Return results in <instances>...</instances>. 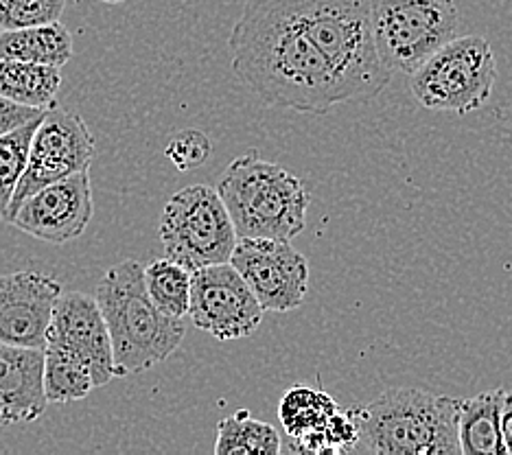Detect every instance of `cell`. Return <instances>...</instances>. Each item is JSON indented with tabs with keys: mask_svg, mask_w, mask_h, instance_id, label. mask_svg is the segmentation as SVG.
<instances>
[{
	"mask_svg": "<svg viewBox=\"0 0 512 455\" xmlns=\"http://www.w3.org/2000/svg\"><path fill=\"white\" fill-rule=\"evenodd\" d=\"M64 346L86 361L95 388L116 379L108 324L95 296L68 291L57 298L53 318L46 331V344Z\"/></svg>",
	"mask_w": 512,
	"mask_h": 455,
	"instance_id": "5bb4252c",
	"label": "cell"
},
{
	"mask_svg": "<svg viewBox=\"0 0 512 455\" xmlns=\"http://www.w3.org/2000/svg\"><path fill=\"white\" fill-rule=\"evenodd\" d=\"M283 451V442L278 431L250 416L248 410H241L232 416L219 420L215 453L217 455H239V453H261L278 455Z\"/></svg>",
	"mask_w": 512,
	"mask_h": 455,
	"instance_id": "ffe728a7",
	"label": "cell"
},
{
	"mask_svg": "<svg viewBox=\"0 0 512 455\" xmlns=\"http://www.w3.org/2000/svg\"><path fill=\"white\" fill-rule=\"evenodd\" d=\"M62 285L49 274L20 270L0 276V342L44 348Z\"/></svg>",
	"mask_w": 512,
	"mask_h": 455,
	"instance_id": "4fadbf2b",
	"label": "cell"
},
{
	"mask_svg": "<svg viewBox=\"0 0 512 455\" xmlns=\"http://www.w3.org/2000/svg\"><path fill=\"white\" fill-rule=\"evenodd\" d=\"M499 429H502L504 449L512 455V390H504L502 412H499Z\"/></svg>",
	"mask_w": 512,
	"mask_h": 455,
	"instance_id": "4316f807",
	"label": "cell"
},
{
	"mask_svg": "<svg viewBox=\"0 0 512 455\" xmlns=\"http://www.w3.org/2000/svg\"><path fill=\"white\" fill-rule=\"evenodd\" d=\"M73 57V35L60 20L49 25L0 31V60L62 68Z\"/></svg>",
	"mask_w": 512,
	"mask_h": 455,
	"instance_id": "2e32d148",
	"label": "cell"
},
{
	"mask_svg": "<svg viewBox=\"0 0 512 455\" xmlns=\"http://www.w3.org/2000/svg\"><path fill=\"white\" fill-rule=\"evenodd\" d=\"M340 410L329 394L311 390L307 385H294L283 394L278 416L287 431L289 440H298L324 427V423Z\"/></svg>",
	"mask_w": 512,
	"mask_h": 455,
	"instance_id": "7402d4cb",
	"label": "cell"
},
{
	"mask_svg": "<svg viewBox=\"0 0 512 455\" xmlns=\"http://www.w3.org/2000/svg\"><path fill=\"white\" fill-rule=\"evenodd\" d=\"M228 46L232 73L265 105L327 114L348 101L327 57L281 0H250L232 27Z\"/></svg>",
	"mask_w": 512,
	"mask_h": 455,
	"instance_id": "6da1fadb",
	"label": "cell"
},
{
	"mask_svg": "<svg viewBox=\"0 0 512 455\" xmlns=\"http://www.w3.org/2000/svg\"><path fill=\"white\" fill-rule=\"evenodd\" d=\"M151 302L169 318H186L191 305V272L171 259H156L143 267Z\"/></svg>",
	"mask_w": 512,
	"mask_h": 455,
	"instance_id": "44dd1931",
	"label": "cell"
},
{
	"mask_svg": "<svg viewBox=\"0 0 512 455\" xmlns=\"http://www.w3.org/2000/svg\"><path fill=\"white\" fill-rule=\"evenodd\" d=\"M95 158V138L86 121L75 112L49 108L33 132L25 173L11 197L5 221L16 213V208L42 186H49L68 175L88 171Z\"/></svg>",
	"mask_w": 512,
	"mask_h": 455,
	"instance_id": "9c48e42d",
	"label": "cell"
},
{
	"mask_svg": "<svg viewBox=\"0 0 512 455\" xmlns=\"http://www.w3.org/2000/svg\"><path fill=\"white\" fill-rule=\"evenodd\" d=\"M66 0H0V31L27 29L57 22Z\"/></svg>",
	"mask_w": 512,
	"mask_h": 455,
	"instance_id": "cb8c5ba5",
	"label": "cell"
},
{
	"mask_svg": "<svg viewBox=\"0 0 512 455\" xmlns=\"http://www.w3.org/2000/svg\"><path fill=\"white\" fill-rule=\"evenodd\" d=\"M95 298L108 324L116 377L141 375L182 344L184 318H169L151 302L138 261L127 259L110 267L99 280Z\"/></svg>",
	"mask_w": 512,
	"mask_h": 455,
	"instance_id": "7a4b0ae2",
	"label": "cell"
},
{
	"mask_svg": "<svg viewBox=\"0 0 512 455\" xmlns=\"http://www.w3.org/2000/svg\"><path fill=\"white\" fill-rule=\"evenodd\" d=\"M263 315L259 300L230 261L191 272L189 318L215 340L230 342L252 335Z\"/></svg>",
	"mask_w": 512,
	"mask_h": 455,
	"instance_id": "30bf717a",
	"label": "cell"
},
{
	"mask_svg": "<svg viewBox=\"0 0 512 455\" xmlns=\"http://www.w3.org/2000/svg\"><path fill=\"white\" fill-rule=\"evenodd\" d=\"M160 243L165 256L189 272L228 263L239 241L217 189L206 184L184 186L162 208Z\"/></svg>",
	"mask_w": 512,
	"mask_h": 455,
	"instance_id": "52a82bcc",
	"label": "cell"
},
{
	"mask_svg": "<svg viewBox=\"0 0 512 455\" xmlns=\"http://www.w3.org/2000/svg\"><path fill=\"white\" fill-rule=\"evenodd\" d=\"M213 154V143L200 130H182L169 138L165 156L178 171H193L208 162Z\"/></svg>",
	"mask_w": 512,
	"mask_h": 455,
	"instance_id": "d4e9b609",
	"label": "cell"
},
{
	"mask_svg": "<svg viewBox=\"0 0 512 455\" xmlns=\"http://www.w3.org/2000/svg\"><path fill=\"white\" fill-rule=\"evenodd\" d=\"M287 14L327 57L348 101L379 97L392 73L379 60L372 35L375 0H281Z\"/></svg>",
	"mask_w": 512,
	"mask_h": 455,
	"instance_id": "277c9868",
	"label": "cell"
},
{
	"mask_svg": "<svg viewBox=\"0 0 512 455\" xmlns=\"http://www.w3.org/2000/svg\"><path fill=\"white\" fill-rule=\"evenodd\" d=\"M62 68L0 60V97L29 108L49 110L62 86Z\"/></svg>",
	"mask_w": 512,
	"mask_h": 455,
	"instance_id": "ac0fdd59",
	"label": "cell"
},
{
	"mask_svg": "<svg viewBox=\"0 0 512 455\" xmlns=\"http://www.w3.org/2000/svg\"><path fill=\"white\" fill-rule=\"evenodd\" d=\"M44 348L0 342V427L27 425L46 412Z\"/></svg>",
	"mask_w": 512,
	"mask_h": 455,
	"instance_id": "9a60e30c",
	"label": "cell"
},
{
	"mask_svg": "<svg viewBox=\"0 0 512 455\" xmlns=\"http://www.w3.org/2000/svg\"><path fill=\"white\" fill-rule=\"evenodd\" d=\"M230 263L265 313L294 311L307 298L309 263L289 241L243 237L232 250Z\"/></svg>",
	"mask_w": 512,
	"mask_h": 455,
	"instance_id": "8fae6325",
	"label": "cell"
},
{
	"mask_svg": "<svg viewBox=\"0 0 512 455\" xmlns=\"http://www.w3.org/2000/svg\"><path fill=\"white\" fill-rule=\"evenodd\" d=\"M44 394L49 403H75L86 399L95 388L86 361L57 344L44 346Z\"/></svg>",
	"mask_w": 512,
	"mask_h": 455,
	"instance_id": "d6986e66",
	"label": "cell"
},
{
	"mask_svg": "<svg viewBox=\"0 0 512 455\" xmlns=\"http://www.w3.org/2000/svg\"><path fill=\"white\" fill-rule=\"evenodd\" d=\"M456 0H375L372 35L390 73L412 75L427 57L458 35Z\"/></svg>",
	"mask_w": 512,
	"mask_h": 455,
	"instance_id": "ba28073f",
	"label": "cell"
},
{
	"mask_svg": "<svg viewBox=\"0 0 512 455\" xmlns=\"http://www.w3.org/2000/svg\"><path fill=\"white\" fill-rule=\"evenodd\" d=\"M217 193L239 239L292 241L307 226L305 184L292 171L261 158L256 149L230 162Z\"/></svg>",
	"mask_w": 512,
	"mask_h": 455,
	"instance_id": "5b68a950",
	"label": "cell"
},
{
	"mask_svg": "<svg viewBox=\"0 0 512 455\" xmlns=\"http://www.w3.org/2000/svg\"><path fill=\"white\" fill-rule=\"evenodd\" d=\"M504 388H495L460 401L458 438L462 455H502L506 453L499 412H502Z\"/></svg>",
	"mask_w": 512,
	"mask_h": 455,
	"instance_id": "e0dca14e",
	"label": "cell"
},
{
	"mask_svg": "<svg viewBox=\"0 0 512 455\" xmlns=\"http://www.w3.org/2000/svg\"><path fill=\"white\" fill-rule=\"evenodd\" d=\"M495 53L482 35H456L410 75L414 99L427 110L469 114L491 99Z\"/></svg>",
	"mask_w": 512,
	"mask_h": 455,
	"instance_id": "8992f818",
	"label": "cell"
},
{
	"mask_svg": "<svg viewBox=\"0 0 512 455\" xmlns=\"http://www.w3.org/2000/svg\"><path fill=\"white\" fill-rule=\"evenodd\" d=\"M95 204L88 171H79L68 178L42 186L22 202L7 224L25 235L53 245H62L84 235Z\"/></svg>",
	"mask_w": 512,
	"mask_h": 455,
	"instance_id": "7c38bea8",
	"label": "cell"
},
{
	"mask_svg": "<svg viewBox=\"0 0 512 455\" xmlns=\"http://www.w3.org/2000/svg\"><path fill=\"white\" fill-rule=\"evenodd\" d=\"M101 3H108V5H119V3H125V0H101Z\"/></svg>",
	"mask_w": 512,
	"mask_h": 455,
	"instance_id": "83f0119b",
	"label": "cell"
},
{
	"mask_svg": "<svg viewBox=\"0 0 512 455\" xmlns=\"http://www.w3.org/2000/svg\"><path fill=\"white\" fill-rule=\"evenodd\" d=\"M353 414L357 440L348 453L460 455V399L392 388Z\"/></svg>",
	"mask_w": 512,
	"mask_h": 455,
	"instance_id": "3957f363",
	"label": "cell"
},
{
	"mask_svg": "<svg viewBox=\"0 0 512 455\" xmlns=\"http://www.w3.org/2000/svg\"><path fill=\"white\" fill-rule=\"evenodd\" d=\"M40 119H33L18 127V130L0 136V217L3 219L7 215L11 197L16 193V186L22 178V173H25L31 138Z\"/></svg>",
	"mask_w": 512,
	"mask_h": 455,
	"instance_id": "603a6c76",
	"label": "cell"
},
{
	"mask_svg": "<svg viewBox=\"0 0 512 455\" xmlns=\"http://www.w3.org/2000/svg\"><path fill=\"white\" fill-rule=\"evenodd\" d=\"M44 112L46 110L29 108V105H20V103L0 97V136L18 130V127H22L33 119H40Z\"/></svg>",
	"mask_w": 512,
	"mask_h": 455,
	"instance_id": "484cf974",
	"label": "cell"
}]
</instances>
